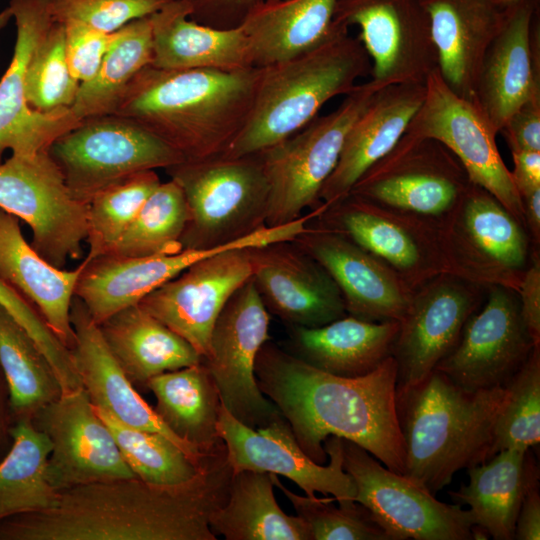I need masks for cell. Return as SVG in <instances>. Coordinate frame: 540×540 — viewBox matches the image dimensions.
<instances>
[{
    "label": "cell",
    "instance_id": "cell-57",
    "mask_svg": "<svg viewBox=\"0 0 540 540\" xmlns=\"http://www.w3.org/2000/svg\"><path fill=\"white\" fill-rule=\"evenodd\" d=\"M12 18L13 15L9 6L2 10L0 12V29L4 28Z\"/></svg>",
    "mask_w": 540,
    "mask_h": 540
},
{
    "label": "cell",
    "instance_id": "cell-20",
    "mask_svg": "<svg viewBox=\"0 0 540 540\" xmlns=\"http://www.w3.org/2000/svg\"><path fill=\"white\" fill-rule=\"evenodd\" d=\"M32 422L50 441L47 476L56 490L137 478L83 386L42 407Z\"/></svg>",
    "mask_w": 540,
    "mask_h": 540
},
{
    "label": "cell",
    "instance_id": "cell-4",
    "mask_svg": "<svg viewBox=\"0 0 540 540\" xmlns=\"http://www.w3.org/2000/svg\"><path fill=\"white\" fill-rule=\"evenodd\" d=\"M506 392V386L469 391L438 370L396 389L404 474L435 495L461 469L490 459L493 427Z\"/></svg>",
    "mask_w": 540,
    "mask_h": 540
},
{
    "label": "cell",
    "instance_id": "cell-38",
    "mask_svg": "<svg viewBox=\"0 0 540 540\" xmlns=\"http://www.w3.org/2000/svg\"><path fill=\"white\" fill-rule=\"evenodd\" d=\"M11 446L0 460V521L52 509L59 491L48 480L51 444L31 418L15 419Z\"/></svg>",
    "mask_w": 540,
    "mask_h": 540
},
{
    "label": "cell",
    "instance_id": "cell-32",
    "mask_svg": "<svg viewBox=\"0 0 540 540\" xmlns=\"http://www.w3.org/2000/svg\"><path fill=\"white\" fill-rule=\"evenodd\" d=\"M398 321L373 322L346 315L320 327L291 326L290 352L341 377L364 376L392 356Z\"/></svg>",
    "mask_w": 540,
    "mask_h": 540
},
{
    "label": "cell",
    "instance_id": "cell-41",
    "mask_svg": "<svg viewBox=\"0 0 540 540\" xmlns=\"http://www.w3.org/2000/svg\"><path fill=\"white\" fill-rule=\"evenodd\" d=\"M95 410L112 433L129 468L147 483L159 486L186 484L200 473L211 454L196 460L160 433L126 426L106 411L97 407Z\"/></svg>",
    "mask_w": 540,
    "mask_h": 540
},
{
    "label": "cell",
    "instance_id": "cell-24",
    "mask_svg": "<svg viewBox=\"0 0 540 540\" xmlns=\"http://www.w3.org/2000/svg\"><path fill=\"white\" fill-rule=\"evenodd\" d=\"M292 241L332 277L347 315L373 322L401 321L414 290L381 259L316 224H308Z\"/></svg>",
    "mask_w": 540,
    "mask_h": 540
},
{
    "label": "cell",
    "instance_id": "cell-15",
    "mask_svg": "<svg viewBox=\"0 0 540 540\" xmlns=\"http://www.w3.org/2000/svg\"><path fill=\"white\" fill-rule=\"evenodd\" d=\"M471 182L442 143L407 132L350 190L371 201L428 218H439Z\"/></svg>",
    "mask_w": 540,
    "mask_h": 540
},
{
    "label": "cell",
    "instance_id": "cell-7",
    "mask_svg": "<svg viewBox=\"0 0 540 540\" xmlns=\"http://www.w3.org/2000/svg\"><path fill=\"white\" fill-rule=\"evenodd\" d=\"M385 87L373 79L357 84L335 110L259 152L268 183L267 226L286 225L322 204L320 191L338 163L349 130Z\"/></svg>",
    "mask_w": 540,
    "mask_h": 540
},
{
    "label": "cell",
    "instance_id": "cell-58",
    "mask_svg": "<svg viewBox=\"0 0 540 540\" xmlns=\"http://www.w3.org/2000/svg\"><path fill=\"white\" fill-rule=\"evenodd\" d=\"M518 1H521V0H499V2L504 6H509V5H512Z\"/></svg>",
    "mask_w": 540,
    "mask_h": 540
},
{
    "label": "cell",
    "instance_id": "cell-33",
    "mask_svg": "<svg viewBox=\"0 0 540 540\" xmlns=\"http://www.w3.org/2000/svg\"><path fill=\"white\" fill-rule=\"evenodd\" d=\"M99 328L135 388L147 389L151 378L203 360L190 343L139 304L113 314Z\"/></svg>",
    "mask_w": 540,
    "mask_h": 540
},
{
    "label": "cell",
    "instance_id": "cell-5",
    "mask_svg": "<svg viewBox=\"0 0 540 540\" xmlns=\"http://www.w3.org/2000/svg\"><path fill=\"white\" fill-rule=\"evenodd\" d=\"M370 68L358 38L334 22L327 38L313 49L261 67L246 123L223 155L256 154L290 137L330 99L349 93Z\"/></svg>",
    "mask_w": 540,
    "mask_h": 540
},
{
    "label": "cell",
    "instance_id": "cell-14",
    "mask_svg": "<svg viewBox=\"0 0 540 540\" xmlns=\"http://www.w3.org/2000/svg\"><path fill=\"white\" fill-rule=\"evenodd\" d=\"M314 220L381 259L413 290L447 273L434 218L349 193Z\"/></svg>",
    "mask_w": 540,
    "mask_h": 540
},
{
    "label": "cell",
    "instance_id": "cell-48",
    "mask_svg": "<svg viewBox=\"0 0 540 540\" xmlns=\"http://www.w3.org/2000/svg\"><path fill=\"white\" fill-rule=\"evenodd\" d=\"M65 54L72 76L80 83L92 80L112 42L113 33L107 34L82 22H63Z\"/></svg>",
    "mask_w": 540,
    "mask_h": 540
},
{
    "label": "cell",
    "instance_id": "cell-2",
    "mask_svg": "<svg viewBox=\"0 0 540 540\" xmlns=\"http://www.w3.org/2000/svg\"><path fill=\"white\" fill-rule=\"evenodd\" d=\"M255 375L262 393L276 405L298 445L314 462L326 463L323 443L336 436L404 474L393 356L364 376L341 377L305 363L269 340L258 352Z\"/></svg>",
    "mask_w": 540,
    "mask_h": 540
},
{
    "label": "cell",
    "instance_id": "cell-36",
    "mask_svg": "<svg viewBox=\"0 0 540 540\" xmlns=\"http://www.w3.org/2000/svg\"><path fill=\"white\" fill-rule=\"evenodd\" d=\"M147 389L156 398L157 415L181 440L202 453L223 445L217 430L221 400L203 360L151 378Z\"/></svg>",
    "mask_w": 540,
    "mask_h": 540
},
{
    "label": "cell",
    "instance_id": "cell-25",
    "mask_svg": "<svg viewBox=\"0 0 540 540\" xmlns=\"http://www.w3.org/2000/svg\"><path fill=\"white\" fill-rule=\"evenodd\" d=\"M262 243L263 236L255 232L237 243L215 249H184L176 254L148 257L115 254L90 260L85 257L74 296L82 301L99 325L113 314L139 304L150 292L195 262L223 250L256 247Z\"/></svg>",
    "mask_w": 540,
    "mask_h": 540
},
{
    "label": "cell",
    "instance_id": "cell-53",
    "mask_svg": "<svg viewBox=\"0 0 540 540\" xmlns=\"http://www.w3.org/2000/svg\"><path fill=\"white\" fill-rule=\"evenodd\" d=\"M514 539H540L539 472L530 479L516 518Z\"/></svg>",
    "mask_w": 540,
    "mask_h": 540
},
{
    "label": "cell",
    "instance_id": "cell-54",
    "mask_svg": "<svg viewBox=\"0 0 540 540\" xmlns=\"http://www.w3.org/2000/svg\"><path fill=\"white\" fill-rule=\"evenodd\" d=\"M514 168L511 176L520 195L540 188V151H511Z\"/></svg>",
    "mask_w": 540,
    "mask_h": 540
},
{
    "label": "cell",
    "instance_id": "cell-56",
    "mask_svg": "<svg viewBox=\"0 0 540 540\" xmlns=\"http://www.w3.org/2000/svg\"><path fill=\"white\" fill-rule=\"evenodd\" d=\"M526 229L535 246H540V188L521 196Z\"/></svg>",
    "mask_w": 540,
    "mask_h": 540
},
{
    "label": "cell",
    "instance_id": "cell-10",
    "mask_svg": "<svg viewBox=\"0 0 540 540\" xmlns=\"http://www.w3.org/2000/svg\"><path fill=\"white\" fill-rule=\"evenodd\" d=\"M0 208L29 225L31 246L51 265L83 256L88 203L72 194L48 149L0 163Z\"/></svg>",
    "mask_w": 540,
    "mask_h": 540
},
{
    "label": "cell",
    "instance_id": "cell-19",
    "mask_svg": "<svg viewBox=\"0 0 540 540\" xmlns=\"http://www.w3.org/2000/svg\"><path fill=\"white\" fill-rule=\"evenodd\" d=\"M333 21L359 27L372 79L385 86L424 83L438 68L422 0H337Z\"/></svg>",
    "mask_w": 540,
    "mask_h": 540
},
{
    "label": "cell",
    "instance_id": "cell-29",
    "mask_svg": "<svg viewBox=\"0 0 540 540\" xmlns=\"http://www.w3.org/2000/svg\"><path fill=\"white\" fill-rule=\"evenodd\" d=\"M425 96L424 83L383 88L349 130L338 163L319 198L326 205L349 194L360 177L388 154L406 132Z\"/></svg>",
    "mask_w": 540,
    "mask_h": 540
},
{
    "label": "cell",
    "instance_id": "cell-13",
    "mask_svg": "<svg viewBox=\"0 0 540 540\" xmlns=\"http://www.w3.org/2000/svg\"><path fill=\"white\" fill-rule=\"evenodd\" d=\"M406 132L442 143L469 181L491 193L525 226L522 200L499 153L496 130L477 101L456 94L438 69L426 78L423 103Z\"/></svg>",
    "mask_w": 540,
    "mask_h": 540
},
{
    "label": "cell",
    "instance_id": "cell-49",
    "mask_svg": "<svg viewBox=\"0 0 540 540\" xmlns=\"http://www.w3.org/2000/svg\"><path fill=\"white\" fill-rule=\"evenodd\" d=\"M0 305L29 333L49 360H54L61 355L63 345L50 330L40 313L1 279Z\"/></svg>",
    "mask_w": 540,
    "mask_h": 540
},
{
    "label": "cell",
    "instance_id": "cell-44",
    "mask_svg": "<svg viewBox=\"0 0 540 540\" xmlns=\"http://www.w3.org/2000/svg\"><path fill=\"white\" fill-rule=\"evenodd\" d=\"M493 427V456L502 450H528L540 442V346L506 385Z\"/></svg>",
    "mask_w": 540,
    "mask_h": 540
},
{
    "label": "cell",
    "instance_id": "cell-35",
    "mask_svg": "<svg viewBox=\"0 0 540 540\" xmlns=\"http://www.w3.org/2000/svg\"><path fill=\"white\" fill-rule=\"evenodd\" d=\"M337 0H271L240 25L248 39L253 67H265L303 54L330 34Z\"/></svg>",
    "mask_w": 540,
    "mask_h": 540
},
{
    "label": "cell",
    "instance_id": "cell-1",
    "mask_svg": "<svg viewBox=\"0 0 540 540\" xmlns=\"http://www.w3.org/2000/svg\"><path fill=\"white\" fill-rule=\"evenodd\" d=\"M232 475L224 445L183 485L128 478L75 486L59 491L52 509L0 521V540H216L209 519Z\"/></svg>",
    "mask_w": 540,
    "mask_h": 540
},
{
    "label": "cell",
    "instance_id": "cell-46",
    "mask_svg": "<svg viewBox=\"0 0 540 540\" xmlns=\"http://www.w3.org/2000/svg\"><path fill=\"white\" fill-rule=\"evenodd\" d=\"M271 474V473H270ZM273 483L290 500L297 516L310 528L313 540H391L359 503L335 506L332 496H301L287 489L271 474Z\"/></svg>",
    "mask_w": 540,
    "mask_h": 540
},
{
    "label": "cell",
    "instance_id": "cell-37",
    "mask_svg": "<svg viewBox=\"0 0 540 540\" xmlns=\"http://www.w3.org/2000/svg\"><path fill=\"white\" fill-rule=\"evenodd\" d=\"M270 473H233L226 502L214 511L209 526L227 540H313L307 523L278 505Z\"/></svg>",
    "mask_w": 540,
    "mask_h": 540
},
{
    "label": "cell",
    "instance_id": "cell-9",
    "mask_svg": "<svg viewBox=\"0 0 540 540\" xmlns=\"http://www.w3.org/2000/svg\"><path fill=\"white\" fill-rule=\"evenodd\" d=\"M48 151L72 194L87 203L101 189L131 174L184 161L161 139L115 113L82 119Z\"/></svg>",
    "mask_w": 540,
    "mask_h": 540
},
{
    "label": "cell",
    "instance_id": "cell-50",
    "mask_svg": "<svg viewBox=\"0 0 540 540\" xmlns=\"http://www.w3.org/2000/svg\"><path fill=\"white\" fill-rule=\"evenodd\" d=\"M191 7L190 18L219 28L239 27L257 7L271 0H185Z\"/></svg>",
    "mask_w": 540,
    "mask_h": 540
},
{
    "label": "cell",
    "instance_id": "cell-47",
    "mask_svg": "<svg viewBox=\"0 0 540 540\" xmlns=\"http://www.w3.org/2000/svg\"><path fill=\"white\" fill-rule=\"evenodd\" d=\"M173 0H48L53 21L82 22L101 32H116L129 22L148 17Z\"/></svg>",
    "mask_w": 540,
    "mask_h": 540
},
{
    "label": "cell",
    "instance_id": "cell-21",
    "mask_svg": "<svg viewBox=\"0 0 540 540\" xmlns=\"http://www.w3.org/2000/svg\"><path fill=\"white\" fill-rule=\"evenodd\" d=\"M249 248L223 250L195 262L150 292L139 305L206 357L220 312L251 278Z\"/></svg>",
    "mask_w": 540,
    "mask_h": 540
},
{
    "label": "cell",
    "instance_id": "cell-42",
    "mask_svg": "<svg viewBox=\"0 0 540 540\" xmlns=\"http://www.w3.org/2000/svg\"><path fill=\"white\" fill-rule=\"evenodd\" d=\"M188 221L186 200L172 179L161 182L108 254L128 257L171 255L181 252Z\"/></svg>",
    "mask_w": 540,
    "mask_h": 540
},
{
    "label": "cell",
    "instance_id": "cell-17",
    "mask_svg": "<svg viewBox=\"0 0 540 540\" xmlns=\"http://www.w3.org/2000/svg\"><path fill=\"white\" fill-rule=\"evenodd\" d=\"M486 294V287L446 272L414 289L392 349L396 389L412 386L435 370Z\"/></svg>",
    "mask_w": 540,
    "mask_h": 540
},
{
    "label": "cell",
    "instance_id": "cell-8",
    "mask_svg": "<svg viewBox=\"0 0 540 540\" xmlns=\"http://www.w3.org/2000/svg\"><path fill=\"white\" fill-rule=\"evenodd\" d=\"M436 224L447 273L517 293L539 247L491 193L470 183L456 204L436 218Z\"/></svg>",
    "mask_w": 540,
    "mask_h": 540
},
{
    "label": "cell",
    "instance_id": "cell-22",
    "mask_svg": "<svg viewBox=\"0 0 540 540\" xmlns=\"http://www.w3.org/2000/svg\"><path fill=\"white\" fill-rule=\"evenodd\" d=\"M251 279L268 312L290 326L314 328L347 315L329 273L293 241L249 248Z\"/></svg>",
    "mask_w": 540,
    "mask_h": 540
},
{
    "label": "cell",
    "instance_id": "cell-43",
    "mask_svg": "<svg viewBox=\"0 0 540 540\" xmlns=\"http://www.w3.org/2000/svg\"><path fill=\"white\" fill-rule=\"evenodd\" d=\"M161 183L155 170L122 178L95 193L88 201L87 259L108 254L140 208Z\"/></svg>",
    "mask_w": 540,
    "mask_h": 540
},
{
    "label": "cell",
    "instance_id": "cell-12",
    "mask_svg": "<svg viewBox=\"0 0 540 540\" xmlns=\"http://www.w3.org/2000/svg\"><path fill=\"white\" fill-rule=\"evenodd\" d=\"M269 312L252 279L240 286L220 312L203 362L216 384L221 403L237 420L254 429L282 416L260 390L255 361L270 340Z\"/></svg>",
    "mask_w": 540,
    "mask_h": 540
},
{
    "label": "cell",
    "instance_id": "cell-52",
    "mask_svg": "<svg viewBox=\"0 0 540 540\" xmlns=\"http://www.w3.org/2000/svg\"><path fill=\"white\" fill-rule=\"evenodd\" d=\"M524 323L535 343L540 346V252H533L517 291Z\"/></svg>",
    "mask_w": 540,
    "mask_h": 540
},
{
    "label": "cell",
    "instance_id": "cell-45",
    "mask_svg": "<svg viewBox=\"0 0 540 540\" xmlns=\"http://www.w3.org/2000/svg\"><path fill=\"white\" fill-rule=\"evenodd\" d=\"M80 84L66 60L64 24L53 21L28 61L24 79L26 101L40 112L71 108Z\"/></svg>",
    "mask_w": 540,
    "mask_h": 540
},
{
    "label": "cell",
    "instance_id": "cell-18",
    "mask_svg": "<svg viewBox=\"0 0 540 540\" xmlns=\"http://www.w3.org/2000/svg\"><path fill=\"white\" fill-rule=\"evenodd\" d=\"M535 347L539 346L524 323L517 293L490 286L483 304L435 370L469 391L506 386Z\"/></svg>",
    "mask_w": 540,
    "mask_h": 540
},
{
    "label": "cell",
    "instance_id": "cell-55",
    "mask_svg": "<svg viewBox=\"0 0 540 540\" xmlns=\"http://www.w3.org/2000/svg\"><path fill=\"white\" fill-rule=\"evenodd\" d=\"M14 417L10 406L9 390L5 376L0 367V455L5 448H10L11 428Z\"/></svg>",
    "mask_w": 540,
    "mask_h": 540
},
{
    "label": "cell",
    "instance_id": "cell-27",
    "mask_svg": "<svg viewBox=\"0 0 540 540\" xmlns=\"http://www.w3.org/2000/svg\"><path fill=\"white\" fill-rule=\"evenodd\" d=\"M438 71L458 95L476 100L484 56L499 32L506 7L499 0H422Z\"/></svg>",
    "mask_w": 540,
    "mask_h": 540
},
{
    "label": "cell",
    "instance_id": "cell-30",
    "mask_svg": "<svg viewBox=\"0 0 540 540\" xmlns=\"http://www.w3.org/2000/svg\"><path fill=\"white\" fill-rule=\"evenodd\" d=\"M84 265L66 270L48 263L24 238L20 220L0 208V279L35 307L69 350L75 343L71 303Z\"/></svg>",
    "mask_w": 540,
    "mask_h": 540
},
{
    "label": "cell",
    "instance_id": "cell-28",
    "mask_svg": "<svg viewBox=\"0 0 540 540\" xmlns=\"http://www.w3.org/2000/svg\"><path fill=\"white\" fill-rule=\"evenodd\" d=\"M535 11L536 0L506 6L482 62L475 98L497 133L517 110L539 97L531 49Z\"/></svg>",
    "mask_w": 540,
    "mask_h": 540
},
{
    "label": "cell",
    "instance_id": "cell-31",
    "mask_svg": "<svg viewBox=\"0 0 540 540\" xmlns=\"http://www.w3.org/2000/svg\"><path fill=\"white\" fill-rule=\"evenodd\" d=\"M185 0H173L152 14L151 66L167 70L237 71L253 67L241 26L219 29L190 18Z\"/></svg>",
    "mask_w": 540,
    "mask_h": 540
},
{
    "label": "cell",
    "instance_id": "cell-51",
    "mask_svg": "<svg viewBox=\"0 0 540 540\" xmlns=\"http://www.w3.org/2000/svg\"><path fill=\"white\" fill-rule=\"evenodd\" d=\"M511 151H540V101L539 97L517 110L501 131Z\"/></svg>",
    "mask_w": 540,
    "mask_h": 540
},
{
    "label": "cell",
    "instance_id": "cell-34",
    "mask_svg": "<svg viewBox=\"0 0 540 540\" xmlns=\"http://www.w3.org/2000/svg\"><path fill=\"white\" fill-rule=\"evenodd\" d=\"M538 472L530 449L502 450L468 468V483L449 491V495L456 504L468 507L473 524L491 538L512 540L525 490Z\"/></svg>",
    "mask_w": 540,
    "mask_h": 540
},
{
    "label": "cell",
    "instance_id": "cell-40",
    "mask_svg": "<svg viewBox=\"0 0 540 540\" xmlns=\"http://www.w3.org/2000/svg\"><path fill=\"white\" fill-rule=\"evenodd\" d=\"M150 16L133 20L113 32L112 42L96 76L80 84L71 107L77 118L114 113L132 79L144 67L151 64Z\"/></svg>",
    "mask_w": 540,
    "mask_h": 540
},
{
    "label": "cell",
    "instance_id": "cell-3",
    "mask_svg": "<svg viewBox=\"0 0 540 540\" xmlns=\"http://www.w3.org/2000/svg\"><path fill=\"white\" fill-rule=\"evenodd\" d=\"M261 67L167 70L148 65L129 83L115 114L176 150L184 161L223 155L249 116Z\"/></svg>",
    "mask_w": 540,
    "mask_h": 540
},
{
    "label": "cell",
    "instance_id": "cell-11",
    "mask_svg": "<svg viewBox=\"0 0 540 540\" xmlns=\"http://www.w3.org/2000/svg\"><path fill=\"white\" fill-rule=\"evenodd\" d=\"M343 468L362 505L391 540H471L468 509L439 501L421 484L397 473L359 445L342 439Z\"/></svg>",
    "mask_w": 540,
    "mask_h": 540
},
{
    "label": "cell",
    "instance_id": "cell-39",
    "mask_svg": "<svg viewBox=\"0 0 540 540\" xmlns=\"http://www.w3.org/2000/svg\"><path fill=\"white\" fill-rule=\"evenodd\" d=\"M0 367L14 420L31 418L58 399L62 389L46 356L29 333L0 305Z\"/></svg>",
    "mask_w": 540,
    "mask_h": 540
},
{
    "label": "cell",
    "instance_id": "cell-26",
    "mask_svg": "<svg viewBox=\"0 0 540 540\" xmlns=\"http://www.w3.org/2000/svg\"><path fill=\"white\" fill-rule=\"evenodd\" d=\"M75 343L69 350L83 388L92 404L126 426L160 433L196 460L209 453L177 437L159 418L128 379L107 347L99 325L80 299L74 296L70 310Z\"/></svg>",
    "mask_w": 540,
    "mask_h": 540
},
{
    "label": "cell",
    "instance_id": "cell-6",
    "mask_svg": "<svg viewBox=\"0 0 540 540\" xmlns=\"http://www.w3.org/2000/svg\"><path fill=\"white\" fill-rule=\"evenodd\" d=\"M165 170L187 204L183 249L221 248L267 226L268 183L259 153L183 161Z\"/></svg>",
    "mask_w": 540,
    "mask_h": 540
},
{
    "label": "cell",
    "instance_id": "cell-16",
    "mask_svg": "<svg viewBox=\"0 0 540 540\" xmlns=\"http://www.w3.org/2000/svg\"><path fill=\"white\" fill-rule=\"evenodd\" d=\"M233 473L242 470L282 475L301 488L306 496H332L340 506H352L356 487L343 468V443L329 436L323 443L328 465L310 459L298 445L291 427L281 416L258 429L246 426L221 403L217 424Z\"/></svg>",
    "mask_w": 540,
    "mask_h": 540
},
{
    "label": "cell",
    "instance_id": "cell-23",
    "mask_svg": "<svg viewBox=\"0 0 540 540\" xmlns=\"http://www.w3.org/2000/svg\"><path fill=\"white\" fill-rule=\"evenodd\" d=\"M9 7L16 24V41L0 80V163L6 150L13 155H31L48 149L82 120L71 108L40 112L28 105L24 88L27 64L53 19L48 0H10Z\"/></svg>",
    "mask_w": 540,
    "mask_h": 540
}]
</instances>
